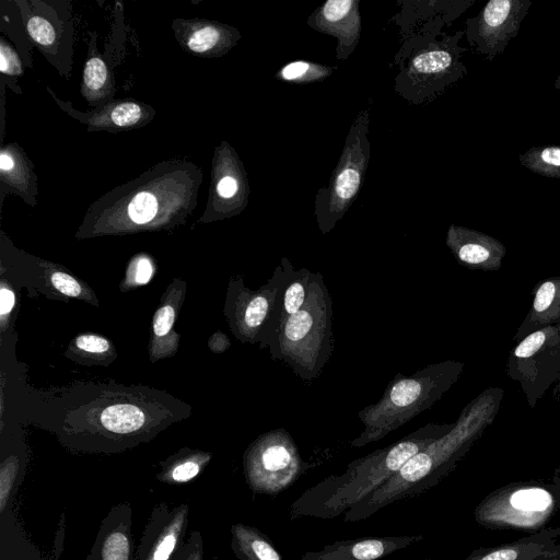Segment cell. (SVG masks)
<instances>
[{"mask_svg":"<svg viewBox=\"0 0 560 560\" xmlns=\"http://www.w3.org/2000/svg\"><path fill=\"white\" fill-rule=\"evenodd\" d=\"M152 276V266L149 259L141 258L136 266V281L138 283H147Z\"/></svg>","mask_w":560,"mask_h":560,"instance_id":"35","label":"cell"},{"mask_svg":"<svg viewBox=\"0 0 560 560\" xmlns=\"http://www.w3.org/2000/svg\"><path fill=\"white\" fill-rule=\"evenodd\" d=\"M422 540V534L337 540L305 552L300 560H377Z\"/></svg>","mask_w":560,"mask_h":560,"instance_id":"12","label":"cell"},{"mask_svg":"<svg viewBox=\"0 0 560 560\" xmlns=\"http://www.w3.org/2000/svg\"><path fill=\"white\" fill-rule=\"evenodd\" d=\"M545 332L539 330L529 335L515 349L514 354L517 358H528L533 355L544 343Z\"/></svg>","mask_w":560,"mask_h":560,"instance_id":"30","label":"cell"},{"mask_svg":"<svg viewBox=\"0 0 560 560\" xmlns=\"http://www.w3.org/2000/svg\"><path fill=\"white\" fill-rule=\"evenodd\" d=\"M460 372L458 362L429 364L410 375L397 373L376 402L361 409L362 432L351 446L377 442L432 407L451 387Z\"/></svg>","mask_w":560,"mask_h":560,"instance_id":"4","label":"cell"},{"mask_svg":"<svg viewBox=\"0 0 560 560\" xmlns=\"http://www.w3.org/2000/svg\"><path fill=\"white\" fill-rule=\"evenodd\" d=\"M544 560H560V555L552 556V557L546 558Z\"/></svg>","mask_w":560,"mask_h":560,"instance_id":"38","label":"cell"},{"mask_svg":"<svg viewBox=\"0 0 560 560\" xmlns=\"http://www.w3.org/2000/svg\"><path fill=\"white\" fill-rule=\"evenodd\" d=\"M560 527H547L512 542L472 550L464 560H544L560 555Z\"/></svg>","mask_w":560,"mask_h":560,"instance_id":"14","label":"cell"},{"mask_svg":"<svg viewBox=\"0 0 560 560\" xmlns=\"http://www.w3.org/2000/svg\"><path fill=\"white\" fill-rule=\"evenodd\" d=\"M60 108L80 122L88 125L89 131L118 132L147 125L155 115L154 109L135 100H114L88 113L75 110L71 104L60 101L48 89Z\"/></svg>","mask_w":560,"mask_h":560,"instance_id":"11","label":"cell"},{"mask_svg":"<svg viewBox=\"0 0 560 560\" xmlns=\"http://www.w3.org/2000/svg\"><path fill=\"white\" fill-rule=\"evenodd\" d=\"M51 282L54 287L61 293L68 296H79L81 287L77 280L65 272H54L51 275Z\"/></svg>","mask_w":560,"mask_h":560,"instance_id":"29","label":"cell"},{"mask_svg":"<svg viewBox=\"0 0 560 560\" xmlns=\"http://www.w3.org/2000/svg\"><path fill=\"white\" fill-rule=\"evenodd\" d=\"M201 179L202 173L191 163L163 162L100 198L93 209L113 211L132 224L148 225L163 214L185 213L196 206Z\"/></svg>","mask_w":560,"mask_h":560,"instance_id":"2","label":"cell"},{"mask_svg":"<svg viewBox=\"0 0 560 560\" xmlns=\"http://www.w3.org/2000/svg\"><path fill=\"white\" fill-rule=\"evenodd\" d=\"M366 122L368 115H360L328 189L324 192L325 198L317 200L316 214L323 233L335 226L359 191L368 160Z\"/></svg>","mask_w":560,"mask_h":560,"instance_id":"8","label":"cell"},{"mask_svg":"<svg viewBox=\"0 0 560 560\" xmlns=\"http://www.w3.org/2000/svg\"><path fill=\"white\" fill-rule=\"evenodd\" d=\"M453 427L428 423L389 446L352 460L342 474L330 475L305 490L289 506V517H338L382 486L413 455L450 432Z\"/></svg>","mask_w":560,"mask_h":560,"instance_id":"1","label":"cell"},{"mask_svg":"<svg viewBox=\"0 0 560 560\" xmlns=\"http://www.w3.org/2000/svg\"><path fill=\"white\" fill-rule=\"evenodd\" d=\"M0 71L8 77H19L23 73L22 61L18 52L4 38H1L0 42Z\"/></svg>","mask_w":560,"mask_h":560,"instance_id":"27","label":"cell"},{"mask_svg":"<svg viewBox=\"0 0 560 560\" xmlns=\"http://www.w3.org/2000/svg\"><path fill=\"white\" fill-rule=\"evenodd\" d=\"M174 308L171 305H164L159 308L153 318V330L159 337L166 335L174 323Z\"/></svg>","mask_w":560,"mask_h":560,"instance_id":"28","label":"cell"},{"mask_svg":"<svg viewBox=\"0 0 560 560\" xmlns=\"http://www.w3.org/2000/svg\"><path fill=\"white\" fill-rule=\"evenodd\" d=\"M560 508V474L552 482H513L493 490L474 511L475 521L487 529L536 533Z\"/></svg>","mask_w":560,"mask_h":560,"instance_id":"6","label":"cell"},{"mask_svg":"<svg viewBox=\"0 0 560 560\" xmlns=\"http://www.w3.org/2000/svg\"><path fill=\"white\" fill-rule=\"evenodd\" d=\"M28 3V2H27ZM30 2V10L26 11L25 27L30 38L38 46L40 51L46 55L48 60L58 68V54L63 46L69 49L70 32L69 26L60 19L52 18V10L44 9V2Z\"/></svg>","mask_w":560,"mask_h":560,"instance_id":"15","label":"cell"},{"mask_svg":"<svg viewBox=\"0 0 560 560\" xmlns=\"http://www.w3.org/2000/svg\"><path fill=\"white\" fill-rule=\"evenodd\" d=\"M232 533L233 549L240 560H283L269 537L257 528L237 524Z\"/></svg>","mask_w":560,"mask_h":560,"instance_id":"20","label":"cell"},{"mask_svg":"<svg viewBox=\"0 0 560 560\" xmlns=\"http://www.w3.org/2000/svg\"><path fill=\"white\" fill-rule=\"evenodd\" d=\"M313 277L314 272L306 268L293 269L290 273L282 293L280 324L304 306L311 292Z\"/></svg>","mask_w":560,"mask_h":560,"instance_id":"21","label":"cell"},{"mask_svg":"<svg viewBox=\"0 0 560 560\" xmlns=\"http://www.w3.org/2000/svg\"><path fill=\"white\" fill-rule=\"evenodd\" d=\"M33 164L23 151L13 144L2 147L0 154V173L2 188L7 185L10 191L21 195L24 200L35 205L36 176L32 172Z\"/></svg>","mask_w":560,"mask_h":560,"instance_id":"18","label":"cell"},{"mask_svg":"<svg viewBox=\"0 0 560 560\" xmlns=\"http://www.w3.org/2000/svg\"><path fill=\"white\" fill-rule=\"evenodd\" d=\"M244 466L250 489L271 497L287 490L311 468L301 457L293 438L282 428L255 440L246 452Z\"/></svg>","mask_w":560,"mask_h":560,"instance_id":"7","label":"cell"},{"mask_svg":"<svg viewBox=\"0 0 560 560\" xmlns=\"http://www.w3.org/2000/svg\"><path fill=\"white\" fill-rule=\"evenodd\" d=\"M0 300H1V305H0L1 315L9 314L14 305V293L7 288H1Z\"/></svg>","mask_w":560,"mask_h":560,"instance_id":"36","label":"cell"},{"mask_svg":"<svg viewBox=\"0 0 560 560\" xmlns=\"http://www.w3.org/2000/svg\"><path fill=\"white\" fill-rule=\"evenodd\" d=\"M518 161L533 173L560 178V145L532 147L518 155Z\"/></svg>","mask_w":560,"mask_h":560,"instance_id":"22","label":"cell"},{"mask_svg":"<svg viewBox=\"0 0 560 560\" xmlns=\"http://www.w3.org/2000/svg\"><path fill=\"white\" fill-rule=\"evenodd\" d=\"M419 560H434V559H419Z\"/></svg>","mask_w":560,"mask_h":560,"instance_id":"39","label":"cell"},{"mask_svg":"<svg viewBox=\"0 0 560 560\" xmlns=\"http://www.w3.org/2000/svg\"><path fill=\"white\" fill-rule=\"evenodd\" d=\"M293 266L283 257L268 281L257 291L240 290L235 320L245 340L267 347L280 325L282 293Z\"/></svg>","mask_w":560,"mask_h":560,"instance_id":"9","label":"cell"},{"mask_svg":"<svg viewBox=\"0 0 560 560\" xmlns=\"http://www.w3.org/2000/svg\"><path fill=\"white\" fill-rule=\"evenodd\" d=\"M129 541L121 533H114L103 545V560H129Z\"/></svg>","mask_w":560,"mask_h":560,"instance_id":"26","label":"cell"},{"mask_svg":"<svg viewBox=\"0 0 560 560\" xmlns=\"http://www.w3.org/2000/svg\"><path fill=\"white\" fill-rule=\"evenodd\" d=\"M330 69L306 61H293L284 66L279 77L290 82H307L326 77Z\"/></svg>","mask_w":560,"mask_h":560,"instance_id":"24","label":"cell"},{"mask_svg":"<svg viewBox=\"0 0 560 560\" xmlns=\"http://www.w3.org/2000/svg\"><path fill=\"white\" fill-rule=\"evenodd\" d=\"M474 430L460 420L445 435L418 452L368 497L343 514V522L366 520L386 505L427 492L445 478L468 451Z\"/></svg>","mask_w":560,"mask_h":560,"instance_id":"5","label":"cell"},{"mask_svg":"<svg viewBox=\"0 0 560 560\" xmlns=\"http://www.w3.org/2000/svg\"><path fill=\"white\" fill-rule=\"evenodd\" d=\"M358 2L352 0H328L313 16L318 30L339 37L340 47L355 46L360 33Z\"/></svg>","mask_w":560,"mask_h":560,"instance_id":"16","label":"cell"},{"mask_svg":"<svg viewBox=\"0 0 560 560\" xmlns=\"http://www.w3.org/2000/svg\"><path fill=\"white\" fill-rule=\"evenodd\" d=\"M199 472V465L195 462H186L174 468L172 477L176 481H188Z\"/></svg>","mask_w":560,"mask_h":560,"instance_id":"33","label":"cell"},{"mask_svg":"<svg viewBox=\"0 0 560 560\" xmlns=\"http://www.w3.org/2000/svg\"><path fill=\"white\" fill-rule=\"evenodd\" d=\"M176 545V536L170 534L165 536L161 544L158 546L153 559L154 560H167Z\"/></svg>","mask_w":560,"mask_h":560,"instance_id":"34","label":"cell"},{"mask_svg":"<svg viewBox=\"0 0 560 560\" xmlns=\"http://www.w3.org/2000/svg\"><path fill=\"white\" fill-rule=\"evenodd\" d=\"M555 293H556V287H555V283L551 282V281H547L545 283H542L537 293H536V296H535V300H534V310L537 312V313H541L544 311H546L553 298H555Z\"/></svg>","mask_w":560,"mask_h":560,"instance_id":"31","label":"cell"},{"mask_svg":"<svg viewBox=\"0 0 560 560\" xmlns=\"http://www.w3.org/2000/svg\"><path fill=\"white\" fill-rule=\"evenodd\" d=\"M173 28L186 51L203 57L225 54L238 37L228 25L200 19L175 20Z\"/></svg>","mask_w":560,"mask_h":560,"instance_id":"13","label":"cell"},{"mask_svg":"<svg viewBox=\"0 0 560 560\" xmlns=\"http://www.w3.org/2000/svg\"><path fill=\"white\" fill-rule=\"evenodd\" d=\"M446 244L458 261L471 267L483 266L504 253L503 245L493 237L456 225L450 226Z\"/></svg>","mask_w":560,"mask_h":560,"instance_id":"17","label":"cell"},{"mask_svg":"<svg viewBox=\"0 0 560 560\" xmlns=\"http://www.w3.org/2000/svg\"><path fill=\"white\" fill-rule=\"evenodd\" d=\"M101 422L108 431L130 433L142 427L144 415L141 409L132 405H114L102 412Z\"/></svg>","mask_w":560,"mask_h":560,"instance_id":"23","label":"cell"},{"mask_svg":"<svg viewBox=\"0 0 560 560\" xmlns=\"http://www.w3.org/2000/svg\"><path fill=\"white\" fill-rule=\"evenodd\" d=\"M555 88L560 90V73H559V75L557 77V79L555 81Z\"/></svg>","mask_w":560,"mask_h":560,"instance_id":"37","label":"cell"},{"mask_svg":"<svg viewBox=\"0 0 560 560\" xmlns=\"http://www.w3.org/2000/svg\"><path fill=\"white\" fill-rule=\"evenodd\" d=\"M77 347L86 352L101 353L108 350L109 343L100 336L83 335L77 338Z\"/></svg>","mask_w":560,"mask_h":560,"instance_id":"32","label":"cell"},{"mask_svg":"<svg viewBox=\"0 0 560 560\" xmlns=\"http://www.w3.org/2000/svg\"><path fill=\"white\" fill-rule=\"evenodd\" d=\"M530 5V0L488 1L475 18L466 20L468 44L491 61L517 36Z\"/></svg>","mask_w":560,"mask_h":560,"instance_id":"10","label":"cell"},{"mask_svg":"<svg viewBox=\"0 0 560 560\" xmlns=\"http://www.w3.org/2000/svg\"><path fill=\"white\" fill-rule=\"evenodd\" d=\"M215 173L213 174V186L212 191L215 197L211 198L213 201L215 198L220 200H231L235 198L241 189L242 184L238 176L232 172L222 173L219 166H214Z\"/></svg>","mask_w":560,"mask_h":560,"instance_id":"25","label":"cell"},{"mask_svg":"<svg viewBox=\"0 0 560 560\" xmlns=\"http://www.w3.org/2000/svg\"><path fill=\"white\" fill-rule=\"evenodd\" d=\"M267 347L271 359L302 381L311 383L320 375L334 350L332 300L322 273L314 272L306 303L281 322Z\"/></svg>","mask_w":560,"mask_h":560,"instance_id":"3","label":"cell"},{"mask_svg":"<svg viewBox=\"0 0 560 560\" xmlns=\"http://www.w3.org/2000/svg\"><path fill=\"white\" fill-rule=\"evenodd\" d=\"M80 92L88 103L95 107L114 101V80L97 50L92 52L90 48V55L83 68Z\"/></svg>","mask_w":560,"mask_h":560,"instance_id":"19","label":"cell"}]
</instances>
